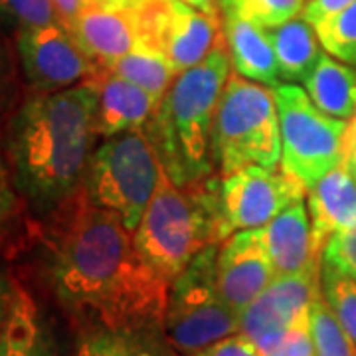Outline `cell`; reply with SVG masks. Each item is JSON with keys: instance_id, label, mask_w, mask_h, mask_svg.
<instances>
[{"instance_id": "obj_7", "label": "cell", "mask_w": 356, "mask_h": 356, "mask_svg": "<svg viewBox=\"0 0 356 356\" xmlns=\"http://www.w3.org/2000/svg\"><path fill=\"white\" fill-rule=\"evenodd\" d=\"M218 245L204 248L170 283L163 329L168 343L182 356H194L240 332V313L224 301L218 289Z\"/></svg>"}, {"instance_id": "obj_6", "label": "cell", "mask_w": 356, "mask_h": 356, "mask_svg": "<svg viewBox=\"0 0 356 356\" xmlns=\"http://www.w3.org/2000/svg\"><path fill=\"white\" fill-rule=\"evenodd\" d=\"M163 165L145 129L107 137L89 156L81 191L135 232L163 177Z\"/></svg>"}, {"instance_id": "obj_8", "label": "cell", "mask_w": 356, "mask_h": 356, "mask_svg": "<svg viewBox=\"0 0 356 356\" xmlns=\"http://www.w3.org/2000/svg\"><path fill=\"white\" fill-rule=\"evenodd\" d=\"M273 91L281 125V168L309 191L343 163L346 121L323 113L295 83H281Z\"/></svg>"}, {"instance_id": "obj_30", "label": "cell", "mask_w": 356, "mask_h": 356, "mask_svg": "<svg viewBox=\"0 0 356 356\" xmlns=\"http://www.w3.org/2000/svg\"><path fill=\"white\" fill-rule=\"evenodd\" d=\"M20 218V198L6 163L0 159V240H4Z\"/></svg>"}, {"instance_id": "obj_23", "label": "cell", "mask_w": 356, "mask_h": 356, "mask_svg": "<svg viewBox=\"0 0 356 356\" xmlns=\"http://www.w3.org/2000/svg\"><path fill=\"white\" fill-rule=\"evenodd\" d=\"M109 70L140 89L149 91L154 99H161L177 79V70L163 54L147 46H135L133 50L109 65Z\"/></svg>"}, {"instance_id": "obj_16", "label": "cell", "mask_w": 356, "mask_h": 356, "mask_svg": "<svg viewBox=\"0 0 356 356\" xmlns=\"http://www.w3.org/2000/svg\"><path fill=\"white\" fill-rule=\"evenodd\" d=\"M86 83H91L97 93V131L105 139L147 127L159 103L149 91L102 65Z\"/></svg>"}, {"instance_id": "obj_15", "label": "cell", "mask_w": 356, "mask_h": 356, "mask_svg": "<svg viewBox=\"0 0 356 356\" xmlns=\"http://www.w3.org/2000/svg\"><path fill=\"white\" fill-rule=\"evenodd\" d=\"M259 229L275 269V277L321 269L323 255L315 250L311 216L303 200L289 204L281 214Z\"/></svg>"}, {"instance_id": "obj_12", "label": "cell", "mask_w": 356, "mask_h": 356, "mask_svg": "<svg viewBox=\"0 0 356 356\" xmlns=\"http://www.w3.org/2000/svg\"><path fill=\"white\" fill-rule=\"evenodd\" d=\"M18 56L26 79L36 93L76 88L91 79L99 67L64 24L20 28Z\"/></svg>"}, {"instance_id": "obj_2", "label": "cell", "mask_w": 356, "mask_h": 356, "mask_svg": "<svg viewBox=\"0 0 356 356\" xmlns=\"http://www.w3.org/2000/svg\"><path fill=\"white\" fill-rule=\"evenodd\" d=\"M97 137V93L91 83L28 97L6 135L18 192L40 212L64 206L81 188Z\"/></svg>"}, {"instance_id": "obj_37", "label": "cell", "mask_w": 356, "mask_h": 356, "mask_svg": "<svg viewBox=\"0 0 356 356\" xmlns=\"http://www.w3.org/2000/svg\"><path fill=\"white\" fill-rule=\"evenodd\" d=\"M188 6H194L198 10L208 14H220V0H180Z\"/></svg>"}, {"instance_id": "obj_35", "label": "cell", "mask_w": 356, "mask_h": 356, "mask_svg": "<svg viewBox=\"0 0 356 356\" xmlns=\"http://www.w3.org/2000/svg\"><path fill=\"white\" fill-rule=\"evenodd\" d=\"M343 147V165H346L353 172H356V113L353 119L346 121Z\"/></svg>"}, {"instance_id": "obj_27", "label": "cell", "mask_w": 356, "mask_h": 356, "mask_svg": "<svg viewBox=\"0 0 356 356\" xmlns=\"http://www.w3.org/2000/svg\"><path fill=\"white\" fill-rule=\"evenodd\" d=\"M307 0H220V10H232L271 28L303 14Z\"/></svg>"}, {"instance_id": "obj_10", "label": "cell", "mask_w": 356, "mask_h": 356, "mask_svg": "<svg viewBox=\"0 0 356 356\" xmlns=\"http://www.w3.org/2000/svg\"><path fill=\"white\" fill-rule=\"evenodd\" d=\"M307 188L283 168L250 165L220 177V240L236 232L264 228L289 204L303 200Z\"/></svg>"}, {"instance_id": "obj_13", "label": "cell", "mask_w": 356, "mask_h": 356, "mask_svg": "<svg viewBox=\"0 0 356 356\" xmlns=\"http://www.w3.org/2000/svg\"><path fill=\"white\" fill-rule=\"evenodd\" d=\"M216 277L224 301L242 315L275 280L261 229L236 232L218 245Z\"/></svg>"}, {"instance_id": "obj_20", "label": "cell", "mask_w": 356, "mask_h": 356, "mask_svg": "<svg viewBox=\"0 0 356 356\" xmlns=\"http://www.w3.org/2000/svg\"><path fill=\"white\" fill-rule=\"evenodd\" d=\"M74 356H182L166 339L163 325L81 329Z\"/></svg>"}, {"instance_id": "obj_19", "label": "cell", "mask_w": 356, "mask_h": 356, "mask_svg": "<svg viewBox=\"0 0 356 356\" xmlns=\"http://www.w3.org/2000/svg\"><path fill=\"white\" fill-rule=\"evenodd\" d=\"M0 356H60L50 321L36 299L16 281L10 311L0 334Z\"/></svg>"}, {"instance_id": "obj_14", "label": "cell", "mask_w": 356, "mask_h": 356, "mask_svg": "<svg viewBox=\"0 0 356 356\" xmlns=\"http://www.w3.org/2000/svg\"><path fill=\"white\" fill-rule=\"evenodd\" d=\"M93 64L109 67L140 44L137 8L89 6L65 26Z\"/></svg>"}, {"instance_id": "obj_32", "label": "cell", "mask_w": 356, "mask_h": 356, "mask_svg": "<svg viewBox=\"0 0 356 356\" xmlns=\"http://www.w3.org/2000/svg\"><path fill=\"white\" fill-rule=\"evenodd\" d=\"M350 2L353 0H307L305 8H303V18L309 24L317 26L332 14L343 10Z\"/></svg>"}, {"instance_id": "obj_21", "label": "cell", "mask_w": 356, "mask_h": 356, "mask_svg": "<svg viewBox=\"0 0 356 356\" xmlns=\"http://www.w3.org/2000/svg\"><path fill=\"white\" fill-rule=\"evenodd\" d=\"M266 30L280 65L281 81H305L325 51L318 42L315 26L309 24L303 14H299L291 20H285Z\"/></svg>"}, {"instance_id": "obj_5", "label": "cell", "mask_w": 356, "mask_h": 356, "mask_svg": "<svg viewBox=\"0 0 356 356\" xmlns=\"http://www.w3.org/2000/svg\"><path fill=\"white\" fill-rule=\"evenodd\" d=\"M214 161L220 177L243 166L281 165V125L275 91L232 72L218 103Z\"/></svg>"}, {"instance_id": "obj_36", "label": "cell", "mask_w": 356, "mask_h": 356, "mask_svg": "<svg viewBox=\"0 0 356 356\" xmlns=\"http://www.w3.org/2000/svg\"><path fill=\"white\" fill-rule=\"evenodd\" d=\"M13 287L14 281L0 269V334L6 325V317L10 311V299H13Z\"/></svg>"}, {"instance_id": "obj_28", "label": "cell", "mask_w": 356, "mask_h": 356, "mask_svg": "<svg viewBox=\"0 0 356 356\" xmlns=\"http://www.w3.org/2000/svg\"><path fill=\"white\" fill-rule=\"evenodd\" d=\"M0 10L18 20L20 28L62 24L54 0H0Z\"/></svg>"}, {"instance_id": "obj_22", "label": "cell", "mask_w": 356, "mask_h": 356, "mask_svg": "<svg viewBox=\"0 0 356 356\" xmlns=\"http://www.w3.org/2000/svg\"><path fill=\"white\" fill-rule=\"evenodd\" d=\"M307 95L323 113L348 121L356 113V67L323 51L303 81Z\"/></svg>"}, {"instance_id": "obj_29", "label": "cell", "mask_w": 356, "mask_h": 356, "mask_svg": "<svg viewBox=\"0 0 356 356\" xmlns=\"http://www.w3.org/2000/svg\"><path fill=\"white\" fill-rule=\"evenodd\" d=\"M323 261L356 280V226L332 234L323 248Z\"/></svg>"}, {"instance_id": "obj_4", "label": "cell", "mask_w": 356, "mask_h": 356, "mask_svg": "<svg viewBox=\"0 0 356 356\" xmlns=\"http://www.w3.org/2000/svg\"><path fill=\"white\" fill-rule=\"evenodd\" d=\"M220 175L178 186L163 172L151 202L133 232L140 257L166 281L177 280L204 248L220 240Z\"/></svg>"}, {"instance_id": "obj_17", "label": "cell", "mask_w": 356, "mask_h": 356, "mask_svg": "<svg viewBox=\"0 0 356 356\" xmlns=\"http://www.w3.org/2000/svg\"><path fill=\"white\" fill-rule=\"evenodd\" d=\"M307 208L315 250L323 255L332 234L356 226V172L343 163L332 168L307 191Z\"/></svg>"}, {"instance_id": "obj_24", "label": "cell", "mask_w": 356, "mask_h": 356, "mask_svg": "<svg viewBox=\"0 0 356 356\" xmlns=\"http://www.w3.org/2000/svg\"><path fill=\"white\" fill-rule=\"evenodd\" d=\"M311 337L317 356H356V343L334 317L323 293L311 307Z\"/></svg>"}, {"instance_id": "obj_9", "label": "cell", "mask_w": 356, "mask_h": 356, "mask_svg": "<svg viewBox=\"0 0 356 356\" xmlns=\"http://www.w3.org/2000/svg\"><path fill=\"white\" fill-rule=\"evenodd\" d=\"M140 44L163 54L182 74L224 44L220 14H208L180 0H149L137 8Z\"/></svg>"}, {"instance_id": "obj_34", "label": "cell", "mask_w": 356, "mask_h": 356, "mask_svg": "<svg viewBox=\"0 0 356 356\" xmlns=\"http://www.w3.org/2000/svg\"><path fill=\"white\" fill-rule=\"evenodd\" d=\"M54 6L60 14L62 24L67 26L77 14L83 13L89 6H97V0H54Z\"/></svg>"}, {"instance_id": "obj_25", "label": "cell", "mask_w": 356, "mask_h": 356, "mask_svg": "<svg viewBox=\"0 0 356 356\" xmlns=\"http://www.w3.org/2000/svg\"><path fill=\"white\" fill-rule=\"evenodd\" d=\"M321 293L334 317L356 343V280L329 264H321Z\"/></svg>"}, {"instance_id": "obj_33", "label": "cell", "mask_w": 356, "mask_h": 356, "mask_svg": "<svg viewBox=\"0 0 356 356\" xmlns=\"http://www.w3.org/2000/svg\"><path fill=\"white\" fill-rule=\"evenodd\" d=\"M13 65H10V58L4 50V46L0 44V123L13 105Z\"/></svg>"}, {"instance_id": "obj_18", "label": "cell", "mask_w": 356, "mask_h": 356, "mask_svg": "<svg viewBox=\"0 0 356 356\" xmlns=\"http://www.w3.org/2000/svg\"><path fill=\"white\" fill-rule=\"evenodd\" d=\"M224 42L229 56V64L236 74L267 88L281 86V74L275 51L269 42L266 26L240 16L232 10H220Z\"/></svg>"}, {"instance_id": "obj_31", "label": "cell", "mask_w": 356, "mask_h": 356, "mask_svg": "<svg viewBox=\"0 0 356 356\" xmlns=\"http://www.w3.org/2000/svg\"><path fill=\"white\" fill-rule=\"evenodd\" d=\"M194 356H264L259 353V348L255 343L245 337L243 332L229 334L226 339L218 341V343L206 346L204 350L196 353Z\"/></svg>"}, {"instance_id": "obj_11", "label": "cell", "mask_w": 356, "mask_h": 356, "mask_svg": "<svg viewBox=\"0 0 356 356\" xmlns=\"http://www.w3.org/2000/svg\"><path fill=\"white\" fill-rule=\"evenodd\" d=\"M321 293V269L275 277L240 315V332L266 356L297 329L311 327V307Z\"/></svg>"}, {"instance_id": "obj_26", "label": "cell", "mask_w": 356, "mask_h": 356, "mask_svg": "<svg viewBox=\"0 0 356 356\" xmlns=\"http://www.w3.org/2000/svg\"><path fill=\"white\" fill-rule=\"evenodd\" d=\"M323 50L356 67V0L315 26Z\"/></svg>"}, {"instance_id": "obj_3", "label": "cell", "mask_w": 356, "mask_h": 356, "mask_svg": "<svg viewBox=\"0 0 356 356\" xmlns=\"http://www.w3.org/2000/svg\"><path fill=\"white\" fill-rule=\"evenodd\" d=\"M229 74L232 64L224 42L200 64L178 74L145 127L165 175L178 186H191L216 175L212 135Z\"/></svg>"}, {"instance_id": "obj_1", "label": "cell", "mask_w": 356, "mask_h": 356, "mask_svg": "<svg viewBox=\"0 0 356 356\" xmlns=\"http://www.w3.org/2000/svg\"><path fill=\"white\" fill-rule=\"evenodd\" d=\"M46 238L44 275L81 329L163 325L170 281L135 248L119 218L76 192Z\"/></svg>"}, {"instance_id": "obj_38", "label": "cell", "mask_w": 356, "mask_h": 356, "mask_svg": "<svg viewBox=\"0 0 356 356\" xmlns=\"http://www.w3.org/2000/svg\"><path fill=\"white\" fill-rule=\"evenodd\" d=\"M149 0H97V6H121V8H139Z\"/></svg>"}]
</instances>
